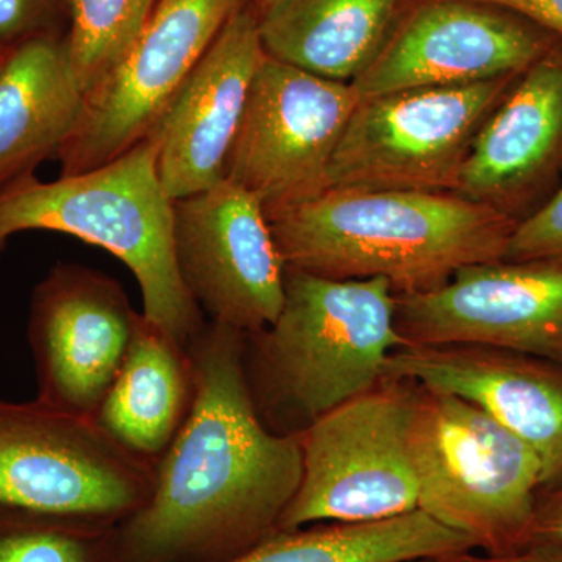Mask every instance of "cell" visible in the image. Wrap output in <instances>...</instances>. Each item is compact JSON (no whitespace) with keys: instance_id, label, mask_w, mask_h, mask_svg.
Returning <instances> with one entry per match:
<instances>
[{"instance_id":"obj_1","label":"cell","mask_w":562,"mask_h":562,"mask_svg":"<svg viewBox=\"0 0 562 562\" xmlns=\"http://www.w3.org/2000/svg\"><path fill=\"white\" fill-rule=\"evenodd\" d=\"M246 336L210 322L188 347L191 412L155 464L149 501L121 532V562H224L279 531L302 482L301 439L262 422Z\"/></svg>"},{"instance_id":"obj_2","label":"cell","mask_w":562,"mask_h":562,"mask_svg":"<svg viewBox=\"0 0 562 562\" xmlns=\"http://www.w3.org/2000/svg\"><path fill=\"white\" fill-rule=\"evenodd\" d=\"M269 225L286 268L419 294L465 266L503 260L517 222L454 192L328 188Z\"/></svg>"},{"instance_id":"obj_3","label":"cell","mask_w":562,"mask_h":562,"mask_svg":"<svg viewBox=\"0 0 562 562\" xmlns=\"http://www.w3.org/2000/svg\"><path fill=\"white\" fill-rule=\"evenodd\" d=\"M31 231L65 233L120 258L138 280L144 316L184 349L205 327L177 266L173 201L151 133L91 171L54 181L29 176L0 191V255Z\"/></svg>"},{"instance_id":"obj_4","label":"cell","mask_w":562,"mask_h":562,"mask_svg":"<svg viewBox=\"0 0 562 562\" xmlns=\"http://www.w3.org/2000/svg\"><path fill=\"white\" fill-rule=\"evenodd\" d=\"M247 339L258 392L272 413L301 422V431L373 390L391 355L406 346L390 281L327 279L290 268L279 317Z\"/></svg>"},{"instance_id":"obj_5","label":"cell","mask_w":562,"mask_h":562,"mask_svg":"<svg viewBox=\"0 0 562 562\" xmlns=\"http://www.w3.org/2000/svg\"><path fill=\"white\" fill-rule=\"evenodd\" d=\"M414 386L409 452L419 509L486 557L525 549L542 490L538 457L480 406Z\"/></svg>"},{"instance_id":"obj_6","label":"cell","mask_w":562,"mask_h":562,"mask_svg":"<svg viewBox=\"0 0 562 562\" xmlns=\"http://www.w3.org/2000/svg\"><path fill=\"white\" fill-rule=\"evenodd\" d=\"M155 464L94 417L38 397L0 401V514L61 524L128 519L149 501Z\"/></svg>"},{"instance_id":"obj_7","label":"cell","mask_w":562,"mask_h":562,"mask_svg":"<svg viewBox=\"0 0 562 562\" xmlns=\"http://www.w3.org/2000/svg\"><path fill=\"white\" fill-rule=\"evenodd\" d=\"M416 386L387 379L299 431L301 486L281 530L319 522H376L419 509L409 452Z\"/></svg>"},{"instance_id":"obj_8","label":"cell","mask_w":562,"mask_h":562,"mask_svg":"<svg viewBox=\"0 0 562 562\" xmlns=\"http://www.w3.org/2000/svg\"><path fill=\"white\" fill-rule=\"evenodd\" d=\"M522 74L362 98L333 154L328 188L454 192L484 122Z\"/></svg>"},{"instance_id":"obj_9","label":"cell","mask_w":562,"mask_h":562,"mask_svg":"<svg viewBox=\"0 0 562 562\" xmlns=\"http://www.w3.org/2000/svg\"><path fill=\"white\" fill-rule=\"evenodd\" d=\"M361 98L350 83L328 80L266 55L224 179L250 192L268 221L328 190V168Z\"/></svg>"},{"instance_id":"obj_10","label":"cell","mask_w":562,"mask_h":562,"mask_svg":"<svg viewBox=\"0 0 562 562\" xmlns=\"http://www.w3.org/2000/svg\"><path fill=\"white\" fill-rule=\"evenodd\" d=\"M251 2L158 0L124 60L85 95L57 155L61 176L106 165L147 138L227 21Z\"/></svg>"},{"instance_id":"obj_11","label":"cell","mask_w":562,"mask_h":562,"mask_svg":"<svg viewBox=\"0 0 562 562\" xmlns=\"http://www.w3.org/2000/svg\"><path fill=\"white\" fill-rule=\"evenodd\" d=\"M395 324L412 346L465 344L562 364V258L465 266L438 290L395 294Z\"/></svg>"},{"instance_id":"obj_12","label":"cell","mask_w":562,"mask_h":562,"mask_svg":"<svg viewBox=\"0 0 562 562\" xmlns=\"http://www.w3.org/2000/svg\"><path fill=\"white\" fill-rule=\"evenodd\" d=\"M184 286L211 322L254 335L283 308L286 266L261 203L228 180L173 201Z\"/></svg>"},{"instance_id":"obj_13","label":"cell","mask_w":562,"mask_h":562,"mask_svg":"<svg viewBox=\"0 0 562 562\" xmlns=\"http://www.w3.org/2000/svg\"><path fill=\"white\" fill-rule=\"evenodd\" d=\"M139 316L116 280L80 265H55L33 290L29 314L36 397L95 417Z\"/></svg>"},{"instance_id":"obj_14","label":"cell","mask_w":562,"mask_h":562,"mask_svg":"<svg viewBox=\"0 0 562 562\" xmlns=\"http://www.w3.org/2000/svg\"><path fill=\"white\" fill-rule=\"evenodd\" d=\"M552 49L524 18L476 0H430L405 14L368 69L360 98L517 76Z\"/></svg>"},{"instance_id":"obj_15","label":"cell","mask_w":562,"mask_h":562,"mask_svg":"<svg viewBox=\"0 0 562 562\" xmlns=\"http://www.w3.org/2000/svg\"><path fill=\"white\" fill-rule=\"evenodd\" d=\"M384 376L480 406L538 457L541 491L562 483L561 362L465 344H406L391 355Z\"/></svg>"},{"instance_id":"obj_16","label":"cell","mask_w":562,"mask_h":562,"mask_svg":"<svg viewBox=\"0 0 562 562\" xmlns=\"http://www.w3.org/2000/svg\"><path fill=\"white\" fill-rule=\"evenodd\" d=\"M266 58L254 3L233 14L181 85L151 135L172 201L224 180L251 83Z\"/></svg>"},{"instance_id":"obj_17","label":"cell","mask_w":562,"mask_h":562,"mask_svg":"<svg viewBox=\"0 0 562 562\" xmlns=\"http://www.w3.org/2000/svg\"><path fill=\"white\" fill-rule=\"evenodd\" d=\"M562 183V50L525 70L462 166L454 194L519 224Z\"/></svg>"},{"instance_id":"obj_18","label":"cell","mask_w":562,"mask_h":562,"mask_svg":"<svg viewBox=\"0 0 562 562\" xmlns=\"http://www.w3.org/2000/svg\"><path fill=\"white\" fill-rule=\"evenodd\" d=\"M60 33L22 41L0 57V191L57 158L85 105Z\"/></svg>"},{"instance_id":"obj_19","label":"cell","mask_w":562,"mask_h":562,"mask_svg":"<svg viewBox=\"0 0 562 562\" xmlns=\"http://www.w3.org/2000/svg\"><path fill=\"white\" fill-rule=\"evenodd\" d=\"M406 0H279L258 18L266 55L351 83L405 18Z\"/></svg>"},{"instance_id":"obj_20","label":"cell","mask_w":562,"mask_h":562,"mask_svg":"<svg viewBox=\"0 0 562 562\" xmlns=\"http://www.w3.org/2000/svg\"><path fill=\"white\" fill-rule=\"evenodd\" d=\"M194 392L190 351L140 314L94 419L128 452L158 461L183 427Z\"/></svg>"},{"instance_id":"obj_21","label":"cell","mask_w":562,"mask_h":562,"mask_svg":"<svg viewBox=\"0 0 562 562\" xmlns=\"http://www.w3.org/2000/svg\"><path fill=\"white\" fill-rule=\"evenodd\" d=\"M469 536L422 509L376 522H330L273 532L224 562H412L472 553Z\"/></svg>"},{"instance_id":"obj_22","label":"cell","mask_w":562,"mask_h":562,"mask_svg":"<svg viewBox=\"0 0 562 562\" xmlns=\"http://www.w3.org/2000/svg\"><path fill=\"white\" fill-rule=\"evenodd\" d=\"M158 0H68L65 36L85 94L98 88L132 49Z\"/></svg>"},{"instance_id":"obj_23","label":"cell","mask_w":562,"mask_h":562,"mask_svg":"<svg viewBox=\"0 0 562 562\" xmlns=\"http://www.w3.org/2000/svg\"><path fill=\"white\" fill-rule=\"evenodd\" d=\"M0 562H92V552L66 524L0 514Z\"/></svg>"},{"instance_id":"obj_24","label":"cell","mask_w":562,"mask_h":562,"mask_svg":"<svg viewBox=\"0 0 562 562\" xmlns=\"http://www.w3.org/2000/svg\"><path fill=\"white\" fill-rule=\"evenodd\" d=\"M562 258V183L541 209L514 228L503 260Z\"/></svg>"},{"instance_id":"obj_25","label":"cell","mask_w":562,"mask_h":562,"mask_svg":"<svg viewBox=\"0 0 562 562\" xmlns=\"http://www.w3.org/2000/svg\"><path fill=\"white\" fill-rule=\"evenodd\" d=\"M63 11H68V0H0V49L58 33Z\"/></svg>"},{"instance_id":"obj_26","label":"cell","mask_w":562,"mask_h":562,"mask_svg":"<svg viewBox=\"0 0 562 562\" xmlns=\"http://www.w3.org/2000/svg\"><path fill=\"white\" fill-rule=\"evenodd\" d=\"M528 546H552L562 549V483L539 492Z\"/></svg>"},{"instance_id":"obj_27","label":"cell","mask_w":562,"mask_h":562,"mask_svg":"<svg viewBox=\"0 0 562 562\" xmlns=\"http://www.w3.org/2000/svg\"><path fill=\"white\" fill-rule=\"evenodd\" d=\"M509 11L562 38V0H476Z\"/></svg>"},{"instance_id":"obj_28","label":"cell","mask_w":562,"mask_h":562,"mask_svg":"<svg viewBox=\"0 0 562 562\" xmlns=\"http://www.w3.org/2000/svg\"><path fill=\"white\" fill-rule=\"evenodd\" d=\"M468 562H562V549L552 546H528L505 557H473Z\"/></svg>"},{"instance_id":"obj_29","label":"cell","mask_w":562,"mask_h":562,"mask_svg":"<svg viewBox=\"0 0 562 562\" xmlns=\"http://www.w3.org/2000/svg\"><path fill=\"white\" fill-rule=\"evenodd\" d=\"M279 0H254V9L257 16L260 18L266 13L269 9H272Z\"/></svg>"},{"instance_id":"obj_30","label":"cell","mask_w":562,"mask_h":562,"mask_svg":"<svg viewBox=\"0 0 562 562\" xmlns=\"http://www.w3.org/2000/svg\"><path fill=\"white\" fill-rule=\"evenodd\" d=\"M465 557V554H464ZM464 557H457V558H431V560H419V561H412V562H461L462 558Z\"/></svg>"},{"instance_id":"obj_31","label":"cell","mask_w":562,"mask_h":562,"mask_svg":"<svg viewBox=\"0 0 562 562\" xmlns=\"http://www.w3.org/2000/svg\"><path fill=\"white\" fill-rule=\"evenodd\" d=\"M469 554H471V553H469ZM469 554H465V557H464V558H462L461 562H468V557H469Z\"/></svg>"},{"instance_id":"obj_32","label":"cell","mask_w":562,"mask_h":562,"mask_svg":"<svg viewBox=\"0 0 562 562\" xmlns=\"http://www.w3.org/2000/svg\"><path fill=\"white\" fill-rule=\"evenodd\" d=\"M3 52H5V50L0 49V57H2Z\"/></svg>"}]
</instances>
